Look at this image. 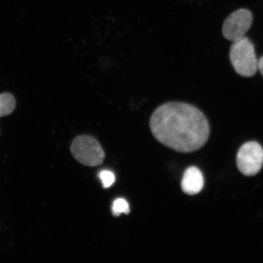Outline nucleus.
<instances>
[{"mask_svg":"<svg viewBox=\"0 0 263 263\" xmlns=\"http://www.w3.org/2000/svg\"><path fill=\"white\" fill-rule=\"evenodd\" d=\"M252 12L239 9L230 14L223 22L222 34L227 40L235 42L245 37L252 24Z\"/></svg>","mask_w":263,"mask_h":263,"instance_id":"5","label":"nucleus"},{"mask_svg":"<svg viewBox=\"0 0 263 263\" xmlns=\"http://www.w3.org/2000/svg\"><path fill=\"white\" fill-rule=\"evenodd\" d=\"M15 106V99L13 95L10 93L0 94V117L11 114Z\"/></svg>","mask_w":263,"mask_h":263,"instance_id":"7","label":"nucleus"},{"mask_svg":"<svg viewBox=\"0 0 263 263\" xmlns=\"http://www.w3.org/2000/svg\"><path fill=\"white\" fill-rule=\"evenodd\" d=\"M149 127L159 143L183 153L199 149L210 134L205 115L198 108L183 102H167L158 107L151 115Z\"/></svg>","mask_w":263,"mask_h":263,"instance_id":"1","label":"nucleus"},{"mask_svg":"<svg viewBox=\"0 0 263 263\" xmlns=\"http://www.w3.org/2000/svg\"><path fill=\"white\" fill-rule=\"evenodd\" d=\"M258 69L263 77V57H262L258 61Z\"/></svg>","mask_w":263,"mask_h":263,"instance_id":"10","label":"nucleus"},{"mask_svg":"<svg viewBox=\"0 0 263 263\" xmlns=\"http://www.w3.org/2000/svg\"><path fill=\"white\" fill-rule=\"evenodd\" d=\"M230 59L236 73L244 77L255 75L258 68L254 45L248 37L233 42L230 51Z\"/></svg>","mask_w":263,"mask_h":263,"instance_id":"2","label":"nucleus"},{"mask_svg":"<svg viewBox=\"0 0 263 263\" xmlns=\"http://www.w3.org/2000/svg\"><path fill=\"white\" fill-rule=\"evenodd\" d=\"M70 149L74 159L85 166L101 165L106 157L100 143L88 135L76 137L71 143Z\"/></svg>","mask_w":263,"mask_h":263,"instance_id":"3","label":"nucleus"},{"mask_svg":"<svg viewBox=\"0 0 263 263\" xmlns=\"http://www.w3.org/2000/svg\"><path fill=\"white\" fill-rule=\"evenodd\" d=\"M99 177L103 184L104 189L109 188L113 185L115 180L114 174L108 170H103L99 173Z\"/></svg>","mask_w":263,"mask_h":263,"instance_id":"9","label":"nucleus"},{"mask_svg":"<svg viewBox=\"0 0 263 263\" xmlns=\"http://www.w3.org/2000/svg\"><path fill=\"white\" fill-rule=\"evenodd\" d=\"M130 212L129 203L126 200L118 198L115 200L112 206V213L115 216H119L121 213L128 214Z\"/></svg>","mask_w":263,"mask_h":263,"instance_id":"8","label":"nucleus"},{"mask_svg":"<svg viewBox=\"0 0 263 263\" xmlns=\"http://www.w3.org/2000/svg\"><path fill=\"white\" fill-rule=\"evenodd\" d=\"M238 168L247 176L256 175L263 163V149L255 141H250L240 147L236 158Z\"/></svg>","mask_w":263,"mask_h":263,"instance_id":"4","label":"nucleus"},{"mask_svg":"<svg viewBox=\"0 0 263 263\" xmlns=\"http://www.w3.org/2000/svg\"><path fill=\"white\" fill-rule=\"evenodd\" d=\"M204 186V179L200 171L195 166L189 167L183 174L181 188L189 195H195L201 192Z\"/></svg>","mask_w":263,"mask_h":263,"instance_id":"6","label":"nucleus"}]
</instances>
